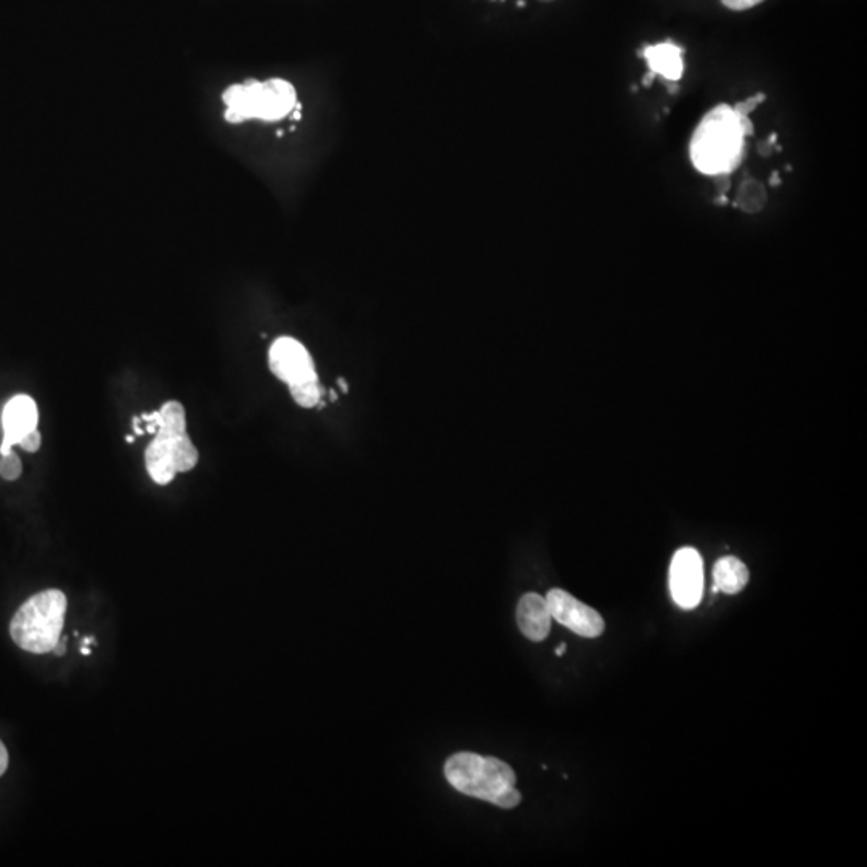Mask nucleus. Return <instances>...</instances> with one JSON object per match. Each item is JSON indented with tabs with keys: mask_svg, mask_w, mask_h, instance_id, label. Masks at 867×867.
Instances as JSON below:
<instances>
[{
	"mask_svg": "<svg viewBox=\"0 0 867 867\" xmlns=\"http://www.w3.org/2000/svg\"><path fill=\"white\" fill-rule=\"evenodd\" d=\"M670 593L676 606L691 611L701 604L704 595V562L694 548L676 551L668 577Z\"/></svg>",
	"mask_w": 867,
	"mask_h": 867,
	"instance_id": "nucleus-7",
	"label": "nucleus"
},
{
	"mask_svg": "<svg viewBox=\"0 0 867 867\" xmlns=\"http://www.w3.org/2000/svg\"><path fill=\"white\" fill-rule=\"evenodd\" d=\"M567 646L566 643H562L558 649H556V656L561 657L564 652H566Z\"/></svg>",
	"mask_w": 867,
	"mask_h": 867,
	"instance_id": "nucleus-23",
	"label": "nucleus"
},
{
	"mask_svg": "<svg viewBox=\"0 0 867 867\" xmlns=\"http://www.w3.org/2000/svg\"><path fill=\"white\" fill-rule=\"evenodd\" d=\"M269 367L273 375L288 384L294 402L304 408H314L322 399L314 360L298 339L278 338L269 351Z\"/></svg>",
	"mask_w": 867,
	"mask_h": 867,
	"instance_id": "nucleus-6",
	"label": "nucleus"
},
{
	"mask_svg": "<svg viewBox=\"0 0 867 867\" xmlns=\"http://www.w3.org/2000/svg\"><path fill=\"white\" fill-rule=\"evenodd\" d=\"M725 7L736 12H744V10L752 9L755 5L762 4L763 0H721Z\"/></svg>",
	"mask_w": 867,
	"mask_h": 867,
	"instance_id": "nucleus-17",
	"label": "nucleus"
},
{
	"mask_svg": "<svg viewBox=\"0 0 867 867\" xmlns=\"http://www.w3.org/2000/svg\"><path fill=\"white\" fill-rule=\"evenodd\" d=\"M749 569L736 556H725L718 559L713 569V591H723L726 595L741 593L749 583Z\"/></svg>",
	"mask_w": 867,
	"mask_h": 867,
	"instance_id": "nucleus-12",
	"label": "nucleus"
},
{
	"mask_svg": "<svg viewBox=\"0 0 867 867\" xmlns=\"http://www.w3.org/2000/svg\"><path fill=\"white\" fill-rule=\"evenodd\" d=\"M68 599L60 590H45L21 604L10 622L13 643L31 654H47L60 643Z\"/></svg>",
	"mask_w": 867,
	"mask_h": 867,
	"instance_id": "nucleus-4",
	"label": "nucleus"
},
{
	"mask_svg": "<svg viewBox=\"0 0 867 867\" xmlns=\"http://www.w3.org/2000/svg\"><path fill=\"white\" fill-rule=\"evenodd\" d=\"M543 2H551V0H543Z\"/></svg>",
	"mask_w": 867,
	"mask_h": 867,
	"instance_id": "nucleus-26",
	"label": "nucleus"
},
{
	"mask_svg": "<svg viewBox=\"0 0 867 867\" xmlns=\"http://www.w3.org/2000/svg\"><path fill=\"white\" fill-rule=\"evenodd\" d=\"M53 651H55V654H57V656H63L66 651V640L60 641V643L55 646V649H53Z\"/></svg>",
	"mask_w": 867,
	"mask_h": 867,
	"instance_id": "nucleus-21",
	"label": "nucleus"
},
{
	"mask_svg": "<svg viewBox=\"0 0 867 867\" xmlns=\"http://www.w3.org/2000/svg\"><path fill=\"white\" fill-rule=\"evenodd\" d=\"M765 204L766 192L763 185L754 179L744 180L739 192H737L736 206H739L747 214H755V212L762 211Z\"/></svg>",
	"mask_w": 867,
	"mask_h": 867,
	"instance_id": "nucleus-13",
	"label": "nucleus"
},
{
	"mask_svg": "<svg viewBox=\"0 0 867 867\" xmlns=\"http://www.w3.org/2000/svg\"><path fill=\"white\" fill-rule=\"evenodd\" d=\"M684 50L675 42L667 41L662 44L648 45L644 47L643 55L648 60L649 68L656 76H662L665 81L678 82L683 78Z\"/></svg>",
	"mask_w": 867,
	"mask_h": 867,
	"instance_id": "nucleus-11",
	"label": "nucleus"
},
{
	"mask_svg": "<svg viewBox=\"0 0 867 867\" xmlns=\"http://www.w3.org/2000/svg\"><path fill=\"white\" fill-rule=\"evenodd\" d=\"M771 184H773V185L779 184L778 172H774L773 177H771Z\"/></svg>",
	"mask_w": 867,
	"mask_h": 867,
	"instance_id": "nucleus-24",
	"label": "nucleus"
},
{
	"mask_svg": "<svg viewBox=\"0 0 867 867\" xmlns=\"http://www.w3.org/2000/svg\"><path fill=\"white\" fill-rule=\"evenodd\" d=\"M766 95L765 94H757L754 97L747 98L744 102L736 103L733 106V110L736 111L737 114H741V116H749L752 111L757 110L758 105H762L765 102Z\"/></svg>",
	"mask_w": 867,
	"mask_h": 867,
	"instance_id": "nucleus-15",
	"label": "nucleus"
},
{
	"mask_svg": "<svg viewBox=\"0 0 867 867\" xmlns=\"http://www.w3.org/2000/svg\"><path fill=\"white\" fill-rule=\"evenodd\" d=\"M41 442V434H39L37 429H34V431L28 432L25 437H21L18 445H20L23 450H26V452L34 453L41 448Z\"/></svg>",
	"mask_w": 867,
	"mask_h": 867,
	"instance_id": "nucleus-16",
	"label": "nucleus"
},
{
	"mask_svg": "<svg viewBox=\"0 0 867 867\" xmlns=\"http://www.w3.org/2000/svg\"><path fill=\"white\" fill-rule=\"evenodd\" d=\"M726 203H728V198H726V195H720L718 196L717 200H715V204H721V206H725Z\"/></svg>",
	"mask_w": 867,
	"mask_h": 867,
	"instance_id": "nucleus-22",
	"label": "nucleus"
},
{
	"mask_svg": "<svg viewBox=\"0 0 867 867\" xmlns=\"http://www.w3.org/2000/svg\"><path fill=\"white\" fill-rule=\"evenodd\" d=\"M9 768V752L5 749L4 742L0 741V776Z\"/></svg>",
	"mask_w": 867,
	"mask_h": 867,
	"instance_id": "nucleus-19",
	"label": "nucleus"
},
{
	"mask_svg": "<svg viewBox=\"0 0 867 867\" xmlns=\"http://www.w3.org/2000/svg\"><path fill=\"white\" fill-rule=\"evenodd\" d=\"M155 424L156 436L145 452V465L151 479L159 485L174 481L177 473H188L200 460V453L187 434L184 405L176 400L164 403L159 412L142 415Z\"/></svg>",
	"mask_w": 867,
	"mask_h": 867,
	"instance_id": "nucleus-2",
	"label": "nucleus"
},
{
	"mask_svg": "<svg viewBox=\"0 0 867 867\" xmlns=\"http://www.w3.org/2000/svg\"><path fill=\"white\" fill-rule=\"evenodd\" d=\"M445 778L461 794L511 810L521 803L516 773L508 763L471 752L452 755L445 762Z\"/></svg>",
	"mask_w": 867,
	"mask_h": 867,
	"instance_id": "nucleus-3",
	"label": "nucleus"
},
{
	"mask_svg": "<svg viewBox=\"0 0 867 867\" xmlns=\"http://www.w3.org/2000/svg\"><path fill=\"white\" fill-rule=\"evenodd\" d=\"M126 440H127V442H134L135 437L134 436H127Z\"/></svg>",
	"mask_w": 867,
	"mask_h": 867,
	"instance_id": "nucleus-25",
	"label": "nucleus"
},
{
	"mask_svg": "<svg viewBox=\"0 0 867 867\" xmlns=\"http://www.w3.org/2000/svg\"><path fill=\"white\" fill-rule=\"evenodd\" d=\"M692 166L705 176L733 174L747 155L745 135L733 106L718 105L705 114L689 143Z\"/></svg>",
	"mask_w": 867,
	"mask_h": 867,
	"instance_id": "nucleus-1",
	"label": "nucleus"
},
{
	"mask_svg": "<svg viewBox=\"0 0 867 867\" xmlns=\"http://www.w3.org/2000/svg\"><path fill=\"white\" fill-rule=\"evenodd\" d=\"M739 116V124H741L742 132H744L745 137H750V135H754V124L750 121L749 116H741V114H737Z\"/></svg>",
	"mask_w": 867,
	"mask_h": 867,
	"instance_id": "nucleus-18",
	"label": "nucleus"
},
{
	"mask_svg": "<svg viewBox=\"0 0 867 867\" xmlns=\"http://www.w3.org/2000/svg\"><path fill=\"white\" fill-rule=\"evenodd\" d=\"M773 148H776L773 143H771L770 140H765V142L758 145V153H760L763 158H768V156H771V153H773Z\"/></svg>",
	"mask_w": 867,
	"mask_h": 867,
	"instance_id": "nucleus-20",
	"label": "nucleus"
},
{
	"mask_svg": "<svg viewBox=\"0 0 867 867\" xmlns=\"http://www.w3.org/2000/svg\"><path fill=\"white\" fill-rule=\"evenodd\" d=\"M222 100L227 105L225 119L232 124L245 123L248 119L272 123L291 114L298 103L293 84L283 79L235 84L225 90Z\"/></svg>",
	"mask_w": 867,
	"mask_h": 867,
	"instance_id": "nucleus-5",
	"label": "nucleus"
},
{
	"mask_svg": "<svg viewBox=\"0 0 867 867\" xmlns=\"http://www.w3.org/2000/svg\"><path fill=\"white\" fill-rule=\"evenodd\" d=\"M0 476L4 477L5 481H17L18 477L21 476V461L13 450L2 455Z\"/></svg>",
	"mask_w": 867,
	"mask_h": 867,
	"instance_id": "nucleus-14",
	"label": "nucleus"
},
{
	"mask_svg": "<svg viewBox=\"0 0 867 867\" xmlns=\"http://www.w3.org/2000/svg\"><path fill=\"white\" fill-rule=\"evenodd\" d=\"M517 625L522 635L534 643H542L551 630V612L546 599L537 593H526L519 599Z\"/></svg>",
	"mask_w": 867,
	"mask_h": 867,
	"instance_id": "nucleus-10",
	"label": "nucleus"
},
{
	"mask_svg": "<svg viewBox=\"0 0 867 867\" xmlns=\"http://www.w3.org/2000/svg\"><path fill=\"white\" fill-rule=\"evenodd\" d=\"M546 603L550 607L551 619L574 631L583 638H598L606 630V623L598 611L583 604L577 598L561 590L553 588L546 595Z\"/></svg>",
	"mask_w": 867,
	"mask_h": 867,
	"instance_id": "nucleus-8",
	"label": "nucleus"
},
{
	"mask_svg": "<svg viewBox=\"0 0 867 867\" xmlns=\"http://www.w3.org/2000/svg\"><path fill=\"white\" fill-rule=\"evenodd\" d=\"M37 413L36 402L28 395H15L9 403L5 405L4 413H2V424H4V442L0 447V453L12 452V447L20 442L21 437H25L28 432L37 429Z\"/></svg>",
	"mask_w": 867,
	"mask_h": 867,
	"instance_id": "nucleus-9",
	"label": "nucleus"
}]
</instances>
